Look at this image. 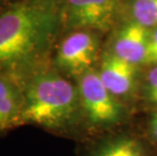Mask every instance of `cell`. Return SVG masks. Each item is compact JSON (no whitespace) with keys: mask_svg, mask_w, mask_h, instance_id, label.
Masks as SVG:
<instances>
[{"mask_svg":"<svg viewBox=\"0 0 157 156\" xmlns=\"http://www.w3.org/2000/svg\"><path fill=\"white\" fill-rule=\"evenodd\" d=\"M149 36V29L132 21L119 29L111 51L125 61L138 66L144 64Z\"/></svg>","mask_w":157,"mask_h":156,"instance_id":"52a82bcc","label":"cell"},{"mask_svg":"<svg viewBox=\"0 0 157 156\" xmlns=\"http://www.w3.org/2000/svg\"><path fill=\"white\" fill-rule=\"evenodd\" d=\"M133 21L147 29L157 28V0H133Z\"/></svg>","mask_w":157,"mask_h":156,"instance_id":"30bf717a","label":"cell"},{"mask_svg":"<svg viewBox=\"0 0 157 156\" xmlns=\"http://www.w3.org/2000/svg\"><path fill=\"white\" fill-rule=\"evenodd\" d=\"M63 24L76 31L106 32L120 11V0H63Z\"/></svg>","mask_w":157,"mask_h":156,"instance_id":"277c9868","label":"cell"},{"mask_svg":"<svg viewBox=\"0 0 157 156\" xmlns=\"http://www.w3.org/2000/svg\"><path fill=\"white\" fill-rule=\"evenodd\" d=\"M155 51H157V28L153 29L152 31H150L147 54L151 52H155Z\"/></svg>","mask_w":157,"mask_h":156,"instance_id":"7c38bea8","label":"cell"},{"mask_svg":"<svg viewBox=\"0 0 157 156\" xmlns=\"http://www.w3.org/2000/svg\"><path fill=\"white\" fill-rule=\"evenodd\" d=\"M23 123L52 131H63L82 112L77 86L55 70L41 68L22 82Z\"/></svg>","mask_w":157,"mask_h":156,"instance_id":"7a4b0ae2","label":"cell"},{"mask_svg":"<svg viewBox=\"0 0 157 156\" xmlns=\"http://www.w3.org/2000/svg\"><path fill=\"white\" fill-rule=\"evenodd\" d=\"M144 64L157 66V51L148 53V54L146 55V59H145Z\"/></svg>","mask_w":157,"mask_h":156,"instance_id":"5bb4252c","label":"cell"},{"mask_svg":"<svg viewBox=\"0 0 157 156\" xmlns=\"http://www.w3.org/2000/svg\"><path fill=\"white\" fill-rule=\"evenodd\" d=\"M94 156H146L143 146L129 136H120L105 141Z\"/></svg>","mask_w":157,"mask_h":156,"instance_id":"9c48e42d","label":"cell"},{"mask_svg":"<svg viewBox=\"0 0 157 156\" xmlns=\"http://www.w3.org/2000/svg\"><path fill=\"white\" fill-rule=\"evenodd\" d=\"M98 39L89 31H76L63 40L57 50L55 65L61 71L79 77L92 69L98 56Z\"/></svg>","mask_w":157,"mask_h":156,"instance_id":"5b68a950","label":"cell"},{"mask_svg":"<svg viewBox=\"0 0 157 156\" xmlns=\"http://www.w3.org/2000/svg\"><path fill=\"white\" fill-rule=\"evenodd\" d=\"M144 91L148 101L157 105V66H154L147 74Z\"/></svg>","mask_w":157,"mask_h":156,"instance_id":"8fae6325","label":"cell"},{"mask_svg":"<svg viewBox=\"0 0 157 156\" xmlns=\"http://www.w3.org/2000/svg\"><path fill=\"white\" fill-rule=\"evenodd\" d=\"M62 22L55 0H25L0 13V72L21 85L43 68Z\"/></svg>","mask_w":157,"mask_h":156,"instance_id":"6da1fadb","label":"cell"},{"mask_svg":"<svg viewBox=\"0 0 157 156\" xmlns=\"http://www.w3.org/2000/svg\"><path fill=\"white\" fill-rule=\"evenodd\" d=\"M25 94L22 86L0 72V133L23 123Z\"/></svg>","mask_w":157,"mask_h":156,"instance_id":"ba28073f","label":"cell"},{"mask_svg":"<svg viewBox=\"0 0 157 156\" xmlns=\"http://www.w3.org/2000/svg\"><path fill=\"white\" fill-rule=\"evenodd\" d=\"M98 75L103 85L117 98L127 97L136 90L138 65L123 60L109 51L102 55Z\"/></svg>","mask_w":157,"mask_h":156,"instance_id":"8992f818","label":"cell"},{"mask_svg":"<svg viewBox=\"0 0 157 156\" xmlns=\"http://www.w3.org/2000/svg\"><path fill=\"white\" fill-rule=\"evenodd\" d=\"M5 0H0V3H2V2H4Z\"/></svg>","mask_w":157,"mask_h":156,"instance_id":"9a60e30c","label":"cell"},{"mask_svg":"<svg viewBox=\"0 0 157 156\" xmlns=\"http://www.w3.org/2000/svg\"><path fill=\"white\" fill-rule=\"evenodd\" d=\"M150 134L157 142V112L152 116L151 120H150Z\"/></svg>","mask_w":157,"mask_h":156,"instance_id":"4fadbf2b","label":"cell"},{"mask_svg":"<svg viewBox=\"0 0 157 156\" xmlns=\"http://www.w3.org/2000/svg\"><path fill=\"white\" fill-rule=\"evenodd\" d=\"M77 79L82 112L90 124L109 128L124 120L126 116L125 107L103 85L98 71L91 69Z\"/></svg>","mask_w":157,"mask_h":156,"instance_id":"3957f363","label":"cell"}]
</instances>
